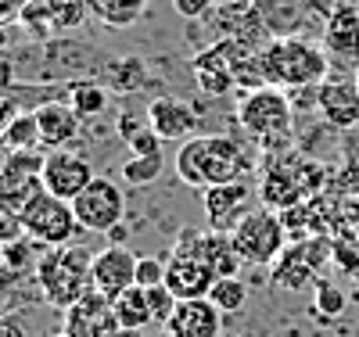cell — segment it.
I'll return each instance as SVG.
<instances>
[{
    "label": "cell",
    "mask_w": 359,
    "mask_h": 337,
    "mask_svg": "<svg viewBox=\"0 0 359 337\" xmlns=\"http://www.w3.org/2000/svg\"><path fill=\"white\" fill-rule=\"evenodd\" d=\"M208 301H212L223 316H233V312H241V309H245L248 287H245L241 277H219V280L212 284V291H208Z\"/></svg>",
    "instance_id": "cell-27"
},
{
    "label": "cell",
    "mask_w": 359,
    "mask_h": 337,
    "mask_svg": "<svg viewBox=\"0 0 359 337\" xmlns=\"http://www.w3.org/2000/svg\"><path fill=\"white\" fill-rule=\"evenodd\" d=\"M147 126L158 133V140H191L198 130V115L191 104H184L180 97H155L147 104Z\"/></svg>",
    "instance_id": "cell-19"
},
{
    "label": "cell",
    "mask_w": 359,
    "mask_h": 337,
    "mask_svg": "<svg viewBox=\"0 0 359 337\" xmlns=\"http://www.w3.org/2000/svg\"><path fill=\"white\" fill-rule=\"evenodd\" d=\"M76 219L86 233H111L126 216V194L108 176H94V183L72 201Z\"/></svg>",
    "instance_id": "cell-10"
},
{
    "label": "cell",
    "mask_w": 359,
    "mask_h": 337,
    "mask_svg": "<svg viewBox=\"0 0 359 337\" xmlns=\"http://www.w3.org/2000/svg\"><path fill=\"white\" fill-rule=\"evenodd\" d=\"M144 79H147V72H144V65L137 57H118V61L108 65V86L118 90V94H126V90L133 94V90L144 86Z\"/></svg>",
    "instance_id": "cell-28"
},
{
    "label": "cell",
    "mask_w": 359,
    "mask_h": 337,
    "mask_svg": "<svg viewBox=\"0 0 359 337\" xmlns=\"http://www.w3.org/2000/svg\"><path fill=\"white\" fill-rule=\"evenodd\" d=\"M115 337H144V333H140V330H126V326H123V330H118Z\"/></svg>",
    "instance_id": "cell-39"
},
{
    "label": "cell",
    "mask_w": 359,
    "mask_h": 337,
    "mask_svg": "<svg viewBox=\"0 0 359 337\" xmlns=\"http://www.w3.org/2000/svg\"><path fill=\"white\" fill-rule=\"evenodd\" d=\"M36 194H43L40 151L0 147V216H22Z\"/></svg>",
    "instance_id": "cell-5"
},
{
    "label": "cell",
    "mask_w": 359,
    "mask_h": 337,
    "mask_svg": "<svg viewBox=\"0 0 359 337\" xmlns=\"http://www.w3.org/2000/svg\"><path fill=\"white\" fill-rule=\"evenodd\" d=\"M291 118H294V108L287 101V90H280V86L252 90V94L237 101V122L262 144L284 137L291 130Z\"/></svg>",
    "instance_id": "cell-7"
},
{
    "label": "cell",
    "mask_w": 359,
    "mask_h": 337,
    "mask_svg": "<svg viewBox=\"0 0 359 337\" xmlns=\"http://www.w3.org/2000/svg\"><path fill=\"white\" fill-rule=\"evenodd\" d=\"M90 15L108 29H130L137 25V18L144 15L147 0H86Z\"/></svg>",
    "instance_id": "cell-23"
},
{
    "label": "cell",
    "mask_w": 359,
    "mask_h": 337,
    "mask_svg": "<svg viewBox=\"0 0 359 337\" xmlns=\"http://www.w3.org/2000/svg\"><path fill=\"white\" fill-rule=\"evenodd\" d=\"M223 4V0H172V8H176V15L180 18H205L208 11H212V8H219Z\"/></svg>",
    "instance_id": "cell-35"
},
{
    "label": "cell",
    "mask_w": 359,
    "mask_h": 337,
    "mask_svg": "<svg viewBox=\"0 0 359 337\" xmlns=\"http://www.w3.org/2000/svg\"><path fill=\"white\" fill-rule=\"evenodd\" d=\"M144 126H147V115H144V122L140 118H126V115L118 118V133H123L126 140H133L137 133H144Z\"/></svg>",
    "instance_id": "cell-37"
},
{
    "label": "cell",
    "mask_w": 359,
    "mask_h": 337,
    "mask_svg": "<svg viewBox=\"0 0 359 337\" xmlns=\"http://www.w3.org/2000/svg\"><path fill=\"white\" fill-rule=\"evenodd\" d=\"M334 255V244L327 237H302L284 248V255L269 266L273 273V284L287 287V291H306L320 284V269L323 262Z\"/></svg>",
    "instance_id": "cell-9"
},
{
    "label": "cell",
    "mask_w": 359,
    "mask_h": 337,
    "mask_svg": "<svg viewBox=\"0 0 359 337\" xmlns=\"http://www.w3.org/2000/svg\"><path fill=\"white\" fill-rule=\"evenodd\" d=\"M137 259L130 248H123V244H111V248L97 252L94 255V287L108 298L123 294L126 287L137 284Z\"/></svg>",
    "instance_id": "cell-18"
},
{
    "label": "cell",
    "mask_w": 359,
    "mask_h": 337,
    "mask_svg": "<svg viewBox=\"0 0 359 337\" xmlns=\"http://www.w3.org/2000/svg\"><path fill=\"white\" fill-rule=\"evenodd\" d=\"M313 301H316V312H320V316H327V319H338V316L345 312V305H348L345 291H341L338 284H327V280H320V284H316Z\"/></svg>",
    "instance_id": "cell-31"
},
{
    "label": "cell",
    "mask_w": 359,
    "mask_h": 337,
    "mask_svg": "<svg viewBox=\"0 0 359 337\" xmlns=\"http://www.w3.org/2000/svg\"><path fill=\"white\" fill-rule=\"evenodd\" d=\"M40 259H43V244L33 240L29 233L11 240V244H4V269L8 273H36Z\"/></svg>",
    "instance_id": "cell-25"
},
{
    "label": "cell",
    "mask_w": 359,
    "mask_h": 337,
    "mask_svg": "<svg viewBox=\"0 0 359 337\" xmlns=\"http://www.w3.org/2000/svg\"><path fill=\"white\" fill-rule=\"evenodd\" d=\"M158 284H165V259H158V255H140V259H137V287L151 291V287H158Z\"/></svg>",
    "instance_id": "cell-33"
},
{
    "label": "cell",
    "mask_w": 359,
    "mask_h": 337,
    "mask_svg": "<svg viewBox=\"0 0 359 337\" xmlns=\"http://www.w3.org/2000/svg\"><path fill=\"white\" fill-rule=\"evenodd\" d=\"M54 337H69V333H65V330H62V333H54Z\"/></svg>",
    "instance_id": "cell-41"
},
{
    "label": "cell",
    "mask_w": 359,
    "mask_h": 337,
    "mask_svg": "<svg viewBox=\"0 0 359 337\" xmlns=\"http://www.w3.org/2000/svg\"><path fill=\"white\" fill-rule=\"evenodd\" d=\"M18 22L29 29V33H47V25H54L50 22V4L47 0H25L22 11H18Z\"/></svg>",
    "instance_id": "cell-32"
},
{
    "label": "cell",
    "mask_w": 359,
    "mask_h": 337,
    "mask_svg": "<svg viewBox=\"0 0 359 337\" xmlns=\"http://www.w3.org/2000/svg\"><path fill=\"white\" fill-rule=\"evenodd\" d=\"M50 4V22L54 29H79L83 18L90 15L86 0H47Z\"/></svg>",
    "instance_id": "cell-30"
},
{
    "label": "cell",
    "mask_w": 359,
    "mask_h": 337,
    "mask_svg": "<svg viewBox=\"0 0 359 337\" xmlns=\"http://www.w3.org/2000/svg\"><path fill=\"white\" fill-rule=\"evenodd\" d=\"M94 255L83 244H62V248H47L40 266H36V287L40 298L54 309H69L72 301H79L90 287H94Z\"/></svg>",
    "instance_id": "cell-3"
},
{
    "label": "cell",
    "mask_w": 359,
    "mask_h": 337,
    "mask_svg": "<svg viewBox=\"0 0 359 337\" xmlns=\"http://www.w3.org/2000/svg\"><path fill=\"white\" fill-rule=\"evenodd\" d=\"M172 169L187 187L208 191V187H219V183L245 179L248 155L241 151V144L223 133H201V137H191L180 144Z\"/></svg>",
    "instance_id": "cell-1"
},
{
    "label": "cell",
    "mask_w": 359,
    "mask_h": 337,
    "mask_svg": "<svg viewBox=\"0 0 359 337\" xmlns=\"http://www.w3.org/2000/svg\"><path fill=\"white\" fill-rule=\"evenodd\" d=\"M191 69H194V79H198V86L205 90V94L226 97L230 90H237L233 61H230V47H226V40H216L208 50H201V54L191 61Z\"/></svg>",
    "instance_id": "cell-20"
},
{
    "label": "cell",
    "mask_w": 359,
    "mask_h": 337,
    "mask_svg": "<svg viewBox=\"0 0 359 337\" xmlns=\"http://www.w3.org/2000/svg\"><path fill=\"white\" fill-rule=\"evenodd\" d=\"M219 333H223V312L208 298L180 301L165 323V337H219Z\"/></svg>",
    "instance_id": "cell-17"
},
{
    "label": "cell",
    "mask_w": 359,
    "mask_h": 337,
    "mask_svg": "<svg viewBox=\"0 0 359 337\" xmlns=\"http://www.w3.org/2000/svg\"><path fill=\"white\" fill-rule=\"evenodd\" d=\"M22 226L25 233L40 240L43 248H62V244H76L79 237V219H76V208L72 201H62V198H54V194H36L33 201H29V208L22 212Z\"/></svg>",
    "instance_id": "cell-8"
},
{
    "label": "cell",
    "mask_w": 359,
    "mask_h": 337,
    "mask_svg": "<svg viewBox=\"0 0 359 337\" xmlns=\"http://www.w3.org/2000/svg\"><path fill=\"white\" fill-rule=\"evenodd\" d=\"M147 305H151V316H155V323H169V316L176 312V305H180V298L165 287V284H158V287H151L147 291Z\"/></svg>",
    "instance_id": "cell-34"
},
{
    "label": "cell",
    "mask_w": 359,
    "mask_h": 337,
    "mask_svg": "<svg viewBox=\"0 0 359 337\" xmlns=\"http://www.w3.org/2000/svg\"><path fill=\"white\" fill-rule=\"evenodd\" d=\"M205 198V216H208V230H219V233H233L241 226V219L248 212H255L259 205V191L252 187L248 179H233V183H219V187H208L201 191Z\"/></svg>",
    "instance_id": "cell-11"
},
{
    "label": "cell",
    "mask_w": 359,
    "mask_h": 337,
    "mask_svg": "<svg viewBox=\"0 0 359 337\" xmlns=\"http://www.w3.org/2000/svg\"><path fill=\"white\" fill-rule=\"evenodd\" d=\"M237 337H252V333H237Z\"/></svg>",
    "instance_id": "cell-42"
},
{
    "label": "cell",
    "mask_w": 359,
    "mask_h": 337,
    "mask_svg": "<svg viewBox=\"0 0 359 337\" xmlns=\"http://www.w3.org/2000/svg\"><path fill=\"white\" fill-rule=\"evenodd\" d=\"M69 104L79 118H97L108 104V86L104 83H94V79H79L72 83L69 90Z\"/></svg>",
    "instance_id": "cell-24"
},
{
    "label": "cell",
    "mask_w": 359,
    "mask_h": 337,
    "mask_svg": "<svg viewBox=\"0 0 359 337\" xmlns=\"http://www.w3.org/2000/svg\"><path fill=\"white\" fill-rule=\"evenodd\" d=\"M36 126H40V147L47 151H65L79 137V115L72 111L69 101H47L36 111Z\"/></svg>",
    "instance_id": "cell-21"
},
{
    "label": "cell",
    "mask_w": 359,
    "mask_h": 337,
    "mask_svg": "<svg viewBox=\"0 0 359 337\" xmlns=\"http://www.w3.org/2000/svg\"><path fill=\"white\" fill-rule=\"evenodd\" d=\"M320 183H323V169L316 162L287 155L284 162H273L266 169V176L259 183V201L273 212H284V208L309 201L320 191Z\"/></svg>",
    "instance_id": "cell-4"
},
{
    "label": "cell",
    "mask_w": 359,
    "mask_h": 337,
    "mask_svg": "<svg viewBox=\"0 0 359 337\" xmlns=\"http://www.w3.org/2000/svg\"><path fill=\"white\" fill-rule=\"evenodd\" d=\"M90 183H94V169L83 155L72 151H47L43 155V191L62 198V201H76Z\"/></svg>",
    "instance_id": "cell-14"
},
{
    "label": "cell",
    "mask_w": 359,
    "mask_h": 337,
    "mask_svg": "<svg viewBox=\"0 0 359 337\" xmlns=\"http://www.w3.org/2000/svg\"><path fill=\"white\" fill-rule=\"evenodd\" d=\"M216 269L208 266L205 259L191 255V252H176L165 259V287L180 298V301H191V298H208L216 284Z\"/></svg>",
    "instance_id": "cell-15"
},
{
    "label": "cell",
    "mask_w": 359,
    "mask_h": 337,
    "mask_svg": "<svg viewBox=\"0 0 359 337\" xmlns=\"http://www.w3.org/2000/svg\"><path fill=\"white\" fill-rule=\"evenodd\" d=\"M316 108L334 130L359 126V83L355 76H327L316 86Z\"/></svg>",
    "instance_id": "cell-16"
},
{
    "label": "cell",
    "mask_w": 359,
    "mask_h": 337,
    "mask_svg": "<svg viewBox=\"0 0 359 337\" xmlns=\"http://www.w3.org/2000/svg\"><path fill=\"white\" fill-rule=\"evenodd\" d=\"M320 43L331 54V61L359 69V8L348 4V0H338L323 18Z\"/></svg>",
    "instance_id": "cell-13"
},
{
    "label": "cell",
    "mask_w": 359,
    "mask_h": 337,
    "mask_svg": "<svg viewBox=\"0 0 359 337\" xmlns=\"http://www.w3.org/2000/svg\"><path fill=\"white\" fill-rule=\"evenodd\" d=\"M0 337H25V330H22V323H18V319L0 316Z\"/></svg>",
    "instance_id": "cell-38"
},
{
    "label": "cell",
    "mask_w": 359,
    "mask_h": 337,
    "mask_svg": "<svg viewBox=\"0 0 359 337\" xmlns=\"http://www.w3.org/2000/svg\"><path fill=\"white\" fill-rule=\"evenodd\" d=\"M0 147L8 151H40V126L33 111H22L11 126L0 133Z\"/></svg>",
    "instance_id": "cell-26"
},
{
    "label": "cell",
    "mask_w": 359,
    "mask_h": 337,
    "mask_svg": "<svg viewBox=\"0 0 359 337\" xmlns=\"http://www.w3.org/2000/svg\"><path fill=\"white\" fill-rule=\"evenodd\" d=\"M262 65L269 86L313 90L331 76V54L323 50V43H313L306 36H273L262 43Z\"/></svg>",
    "instance_id": "cell-2"
},
{
    "label": "cell",
    "mask_w": 359,
    "mask_h": 337,
    "mask_svg": "<svg viewBox=\"0 0 359 337\" xmlns=\"http://www.w3.org/2000/svg\"><path fill=\"white\" fill-rule=\"evenodd\" d=\"M123 179L133 183V187H147V183H155L158 172H162V155H133L130 162H123Z\"/></svg>",
    "instance_id": "cell-29"
},
{
    "label": "cell",
    "mask_w": 359,
    "mask_h": 337,
    "mask_svg": "<svg viewBox=\"0 0 359 337\" xmlns=\"http://www.w3.org/2000/svg\"><path fill=\"white\" fill-rule=\"evenodd\" d=\"M230 237H233L237 255H241L245 262H252V266H273L287 248V226L280 219V212L266 208V205L248 212V216L241 219V226H237Z\"/></svg>",
    "instance_id": "cell-6"
},
{
    "label": "cell",
    "mask_w": 359,
    "mask_h": 337,
    "mask_svg": "<svg viewBox=\"0 0 359 337\" xmlns=\"http://www.w3.org/2000/svg\"><path fill=\"white\" fill-rule=\"evenodd\" d=\"M62 319H65L69 337H115L123 330V323H118V316L111 309V298L101 294L97 287H90L79 301H72L62 312Z\"/></svg>",
    "instance_id": "cell-12"
},
{
    "label": "cell",
    "mask_w": 359,
    "mask_h": 337,
    "mask_svg": "<svg viewBox=\"0 0 359 337\" xmlns=\"http://www.w3.org/2000/svg\"><path fill=\"white\" fill-rule=\"evenodd\" d=\"M0 266H4V240H0Z\"/></svg>",
    "instance_id": "cell-40"
},
{
    "label": "cell",
    "mask_w": 359,
    "mask_h": 337,
    "mask_svg": "<svg viewBox=\"0 0 359 337\" xmlns=\"http://www.w3.org/2000/svg\"><path fill=\"white\" fill-rule=\"evenodd\" d=\"M18 115H22V111H18V104H15L11 97H0V133H4Z\"/></svg>",
    "instance_id": "cell-36"
},
{
    "label": "cell",
    "mask_w": 359,
    "mask_h": 337,
    "mask_svg": "<svg viewBox=\"0 0 359 337\" xmlns=\"http://www.w3.org/2000/svg\"><path fill=\"white\" fill-rule=\"evenodd\" d=\"M111 309L118 316V323H123L126 330H144L147 323H155L151 316V305H147V291L144 287H126L123 294H115L111 298Z\"/></svg>",
    "instance_id": "cell-22"
}]
</instances>
